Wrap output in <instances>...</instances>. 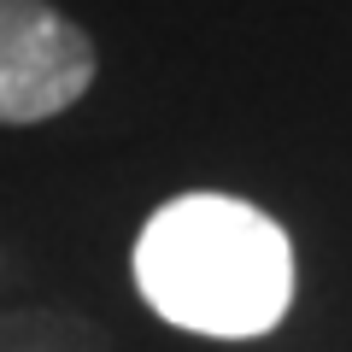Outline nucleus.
I'll return each instance as SVG.
<instances>
[{
  "label": "nucleus",
  "mask_w": 352,
  "mask_h": 352,
  "mask_svg": "<svg viewBox=\"0 0 352 352\" xmlns=\"http://www.w3.org/2000/svg\"><path fill=\"white\" fill-rule=\"evenodd\" d=\"M94 82V41L47 0H0V124H41Z\"/></svg>",
  "instance_id": "f03ea898"
},
{
  "label": "nucleus",
  "mask_w": 352,
  "mask_h": 352,
  "mask_svg": "<svg viewBox=\"0 0 352 352\" xmlns=\"http://www.w3.org/2000/svg\"><path fill=\"white\" fill-rule=\"evenodd\" d=\"M135 288L170 329L252 340L294 305V241L235 194H182L135 241Z\"/></svg>",
  "instance_id": "f257e3e1"
}]
</instances>
